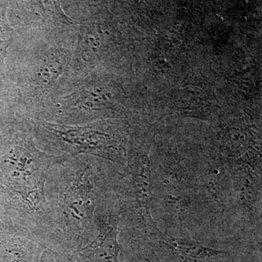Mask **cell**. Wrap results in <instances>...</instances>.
<instances>
[{
  "instance_id": "cell-1",
  "label": "cell",
  "mask_w": 262,
  "mask_h": 262,
  "mask_svg": "<svg viewBox=\"0 0 262 262\" xmlns=\"http://www.w3.org/2000/svg\"><path fill=\"white\" fill-rule=\"evenodd\" d=\"M42 157L29 148L18 146L6 161L13 190L33 208L39 201L44 186L46 163Z\"/></svg>"
},
{
  "instance_id": "cell-2",
  "label": "cell",
  "mask_w": 262,
  "mask_h": 262,
  "mask_svg": "<svg viewBox=\"0 0 262 262\" xmlns=\"http://www.w3.org/2000/svg\"><path fill=\"white\" fill-rule=\"evenodd\" d=\"M117 235L116 225L110 224L94 242L84 248V253L91 262H119L120 246Z\"/></svg>"
},
{
  "instance_id": "cell-3",
  "label": "cell",
  "mask_w": 262,
  "mask_h": 262,
  "mask_svg": "<svg viewBox=\"0 0 262 262\" xmlns=\"http://www.w3.org/2000/svg\"><path fill=\"white\" fill-rule=\"evenodd\" d=\"M52 130L67 144L81 151H91L99 147L98 134L84 127H70L52 125Z\"/></svg>"
},
{
  "instance_id": "cell-4",
  "label": "cell",
  "mask_w": 262,
  "mask_h": 262,
  "mask_svg": "<svg viewBox=\"0 0 262 262\" xmlns=\"http://www.w3.org/2000/svg\"><path fill=\"white\" fill-rule=\"evenodd\" d=\"M165 244L170 249L186 258L194 260H206L214 258L223 254V251L206 247L196 241L185 238L171 237L168 234H162Z\"/></svg>"
},
{
  "instance_id": "cell-5",
  "label": "cell",
  "mask_w": 262,
  "mask_h": 262,
  "mask_svg": "<svg viewBox=\"0 0 262 262\" xmlns=\"http://www.w3.org/2000/svg\"><path fill=\"white\" fill-rule=\"evenodd\" d=\"M237 179L239 198L244 205L254 204L257 200L258 184L249 170H241Z\"/></svg>"
},
{
  "instance_id": "cell-6",
  "label": "cell",
  "mask_w": 262,
  "mask_h": 262,
  "mask_svg": "<svg viewBox=\"0 0 262 262\" xmlns=\"http://www.w3.org/2000/svg\"><path fill=\"white\" fill-rule=\"evenodd\" d=\"M43 10L48 16L59 20L62 24H70L72 20L67 16L61 8L60 0H40Z\"/></svg>"
},
{
  "instance_id": "cell-7",
  "label": "cell",
  "mask_w": 262,
  "mask_h": 262,
  "mask_svg": "<svg viewBox=\"0 0 262 262\" xmlns=\"http://www.w3.org/2000/svg\"><path fill=\"white\" fill-rule=\"evenodd\" d=\"M11 41V29L0 21V66L3 64L7 50Z\"/></svg>"
},
{
  "instance_id": "cell-8",
  "label": "cell",
  "mask_w": 262,
  "mask_h": 262,
  "mask_svg": "<svg viewBox=\"0 0 262 262\" xmlns=\"http://www.w3.org/2000/svg\"><path fill=\"white\" fill-rule=\"evenodd\" d=\"M41 262H51V261H48L47 258H43V259L42 260V261H41Z\"/></svg>"
}]
</instances>
